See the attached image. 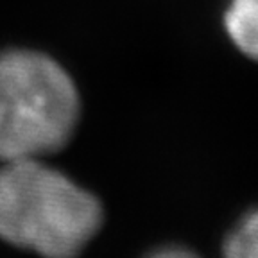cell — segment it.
I'll list each match as a JSON object with an SVG mask.
<instances>
[{
	"label": "cell",
	"instance_id": "obj_1",
	"mask_svg": "<svg viewBox=\"0 0 258 258\" xmlns=\"http://www.w3.org/2000/svg\"><path fill=\"white\" fill-rule=\"evenodd\" d=\"M102 224L95 196L32 160L0 169V237L45 258H77Z\"/></svg>",
	"mask_w": 258,
	"mask_h": 258
},
{
	"label": "cell",
	"instance_id": "obj_2",
	"mask_svg": "<svg viewBox=\"0 0 258 258\" xmlns=\"http://www.w3.org/2000/svg\"><path fill=\"white\" fill-rule=\"evenodd\" d=\"M79 95L69 74L32 50L0 54V160H32L69 144Z\"/></svg>",
	"mask_w": 258,
	"mask_h": 258
},
{
	"label": "cell",
	"instance_id": "obj_3",
	"mask_svg": "<svg viewBox=\"0 0 258 258\" xmlns=\"http://www.w3.org/2000/svg\"><path fill=\"white\" fill-rule=\"evenodd\" d=\"M226 29L242 52L258 59V0H233L226 13Z\"/></svg>",
	"mask_w": 258,
	"mask_h": 258
},
{
	"label": "cell",
	"instance_id": "obj_4",
	"mask_svg": "<svg viewBox=\"0 0 258 258\" xmlns=\"http://www.w3.org/2000/svg\"><path fill=\"white\" fill-rule=\"evenodd\" d=\"M224 258H258V210L242 219L226 238Z\"/></svg>",
	"mask_w": 258,
	"mask_h": 258
},
{
	"label": "cell",
	"instance_id": "obj_5",
	"mask_svg": "<svg viewBox=\"0 0 258 258\" xmlns=\"http://www.w3.org/2000/svg\"><path fill=\"white\" fill-rule=\"evenodd\" d=\"M151 258H199V256H196L194 253L185 251V249H165V251L156 253Z\"/></svg>",
	"mask_w": 258,
	"mask_h": 258
}]
</instances>
